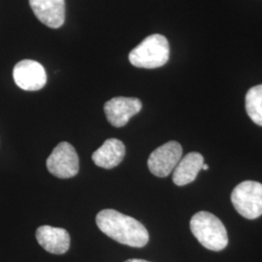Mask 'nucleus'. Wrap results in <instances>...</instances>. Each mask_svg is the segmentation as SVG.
Segmentation results:
<instances>
[{
  "instance_id": "nucleus-1",
  "label": "nucleus",
  "mask_w": 262,
  "mask_h": 262,
  "mask_svg": "<svg viewBox=\"0 0 262 262\" xmlns=\"http://www.w3.org/2000/svg\"><path fill=\"white\" fill-rule=\"evenodd\" d=\"M95 221L104 234L118 243L132 248H143L149 242V232L140 222L116 210L100 211Z\"/></svg>"
},
{
  "instance_id": "nucleus-2",
  "label": "nucleus",
  "mask_w": 262,
  "mask_h": 262,
  "mask_svg": "<svg viewBox=\"0 0 262 262\" xmlns=\"http://www.w3.org/2000/svg\"><path fill=\"white\" fill-rule=\"evenodd\" d=\"M190 230L204 248L220 252L226 248L228 235L222 221L215 215L201 211L190 220Z\"/></svg>"
},
{
  "instance_id": "nucleus-3",
  "label": "nucleus",
  "mask_w": 262,
  "mask_h": 262,
  "mask_svg": "<svg viewBox=\"0 0 262 262\" xmlns=\"http://www.w3.org/2000/svg\"><path fill=\"white\" fill-rule=\"evenodd\" d=\"M169 56L168 40L161 34H152L134 48L128 58L131 64L135 67L155 69L166 64Z\"/></svg>"
},
{
  "instance_id": "nucleus-4",
  "label": "nucleus",
  "mask_w": 262,
  "mask_h": 262,
  "mask_svg": "<svg viewBox=\"0 0 262 262\" xmlns=\"http://www.w3.org/2000/svg\"><path fill=\"white\" fill-rule=\"evenodd\" d=\"M231 201L240 215L254 220L262 215V184L255 181H245L235 187Z\"/></svg>"
},
{
  "instance_id": "nucleus-5",
  "label": "nucleus",
  "mask_w": 262,
  "mask_h": 262,
  "mask_svg": "<svg viewBox=\"0 0 262 262\" xmlns=\"http://www.w3.org/2000/svg\"><path fill=\"white\" fill-rule=\"evenodd\" d=\"M49 172L59 179L75 177L79 172V157L68 142L59 143L47 159Z\"/></svg>"
},
{
  "instance_id": "nucleus-6",
  "label": "nucleus",
  "mask_w": 262,
  "mask_h": 262,
  "mask_svg": "<svg viewBox=\"0 0 262 262\" xmlns=\"http://www.w3.org/2000/svg\"><path fill=\"white\" fill-rule=\"evenodd\" d=\"M183 158V149L180 143L170 141L150 154L148 166L151 174L164 178L170 175Z\"/></svg>"
},
{
  "instance_id": "nucleus-7",
  "label": "nucleus",
  "mask_w": 262,
  "mask_h": 262,
  "mask_svg": "<svg viewBox=\"0 0 262 262\" xmlns=\"http://www.w3.org/2000/svg\"><path fill=\"white\" fill-rule=\"evenodd\" d=\"M13 77L19 89L28 92L39 91L47 83L45 68L31 59H24L18 62L14 67Z\"/></svg>"
},
{
  "instance_id": "nucleus-8",
  "label": "nucleus",
  "mask_w": 262,
  "mask_h": 262,
  "mask_svg": "<svg viewBox=\"0 0 262 262\" xmlns=\"http://www.w3.org/2000/svg\"><path fill=\"white\" fill-rule=\"evenodd\" d=\"M142 102L134 97H114L104 105L108 122L115 127H122L131 118L140 112Z\"/></svg>"
},
{
  "instance_id": "nucleus-9",
  "label": "nucleus",
  "mask_w": 262,
  "mask_h": 262,
  "mask_svg": "<svg viewBox=\"0 0 262 262\" xmlns=\"http://www.w3.org/2000/svg\"><path fill=\"white\" fill-rule=\"evenodd\" d=\"M29 5L36 18L49 28H60L64 24V0H29Z\"/></svg>"
},
{
  "instance_id": "nucleus-10",
  "label": "nucleus",
  "mask_w": 262,
  "mask_h": 262,
  "mask_svg": "<svg viewBox=\"0 0 262 262\" xmlns=\"http://www.w3.org/2000/svg\"><path fill=\"white\" fill-rule=\"evenodd\" d=\"M36 239L45 251L53 254H63L70 248V235L60 227L42 225L36 230Z\"/></svg>"
},
{
  "instance_id": "nucleus-11",
  "label": "nucleus",
  "mask_w": 262,
  "mask_h": 262,
  "mask_svg": "<svg viewBox=\"0 0 262 262\" xmlns=\"http://www.w3.org/2000/svg\"><path fill=\"white\" fill-rule=\"evenodd\" d=\"M125 156V147L119 139H107L103 145L93 154L94 164L98 167L112 169L118 166Z\"/></svg>"
},
{
  "instance_id": "nucleus-12",
  "label": "nucleus",
  "mask_w": 262,
  "mask_h": 262,
  "mask_svg": "<svg viewBox=\"0 0 262 262\" xmlns=\"http://www.w3.org/2000/svg\"><path fill=\"white\" fill-rule=\"evenodd\" d=\"M204 159L199 152H189L179 161L173 171V182L176 186L183 187L192 183L202 170Z\"/></svg>"
},
{
  "instance_id": "nucleus-13",
  "label": "nucleus",
  "mask_w": 262,
  "mask_h": 262,
  "mask_svg": "<svg viewBox=\"0 0 262 262\" xmlns=\"http://www.w3.org/2000/svg\"><path fill=\"white\" fill-rule=\"evenodd\" d=\"M246 111L254 123L262 126V84L253 86L246 94Z\"/></svg>"
},
{
  "instance_id": "nucleus-14",
  "label": "nucleus",
  "mask_w": 262,
  "mask_h": 262,
  "mask_svg": "<svg viewBox=\"0 0 262 262\" xmlns=\"http://www.w3.org/2000/svg\"><path fill=\"white\" fill-rule=\"evenodd\" d=\"M124 262H150L147 261V260H144V259H137V258H132V259H128L126 261Z\"/></svg>"
},
{
  "instance_id": "nucleus-15",
  "label": "nucleus",
  "mask_w": 262,
  "mask_h": 262,
  "mask_svg": "<svg viewBox=\"0 0 262 262\" xmlns=\"http://www.w3.org/2000/svg\"><path fill=\"white\" fill-rule=\"evenodd\" d=\"M208 169H209V166L204 163L203 166H202V170H208Z\"/></svg>"
}]
</instances>
